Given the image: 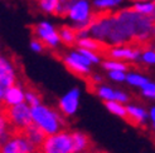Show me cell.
Returning <instances> with one entry per match:
<instances>
[{"label":"cell","instance_id":"obj_1","mask_svg":"<svg viewBox=\"0 0 155 153\" xmlns=\"http://www.w3.org/2000/svg\"><path fill=\"white\" fill-rule=\"evenodd\" d=\"M32 119L33 123L39 127L47 136L62 131L66 126L63 114L48 105H44L43 103L32 107Z\"/></svg>","mask_w":155,"mask_h":153},{"label":"cell","instance_id":"obj_2","mask_svg":"<svg viewBox=\"0 0 155 153\" xmlns=\"http://www.w3.org/2000/svg\"><path fill=\"white\" fill-rule=\"evenodd\" d=\"M3 114L14 132H23L28 126L33 123L32 107L25 102L12 107H5Z\"/></svg>","mask_w":155,"mask_h":153},{"label":"cell","instance_id":"obj_3","mask_svg":"<svg viewBox=\"0 0 155 153\" xmlns=\"http://www.w3.org/2000/svg\"><path fill=\"white\" fill-rule=\"evenodd\" d=\"M38 153H74L72 132L62 129L54 134L47 136Z\"/></svg>","mask_w":155,"mask_h":153},{"label":"cell","instance_id":"obj_4","mask_svg":"<svg viewBox=\"0 0 155 153\" xmlns=\"http://www.w3.org/2000/svg\"><path fill=\"white\" fill-rule=\"evenodd\" d=\"M90 0H71L66 17L74 23L76 29H90L95 13Z\"/></svg>","mask_w":155,"mask_h":153},{"label":"cell","instance_id":"obj_5","mask_svg":"<svg viewBox=\"0 0 155 153\" xmlns=\"http://www.w3.org/2000/svg\"><path fill=\"white\" fill-rule=\"evenodd\" d=\"M0 153H38V149L21 132H14L0 147Z\"/></svg>","mask_w":155,"mask_h":153},{"label":"cell","instance_id":"obj_6","mask_svg":"<svg viewBox=\"0 0 155 153\" xmlns=\"http://www.w3.org/2000/svg\"><path fill=\"white\" fill-rule=\"evenodd\" d=\"M32 33L34 38H38L41 42H43L45 47H48L51 49L57 48L58 44L62 43L58 30L47 21H42V23H38V24L33 25Z\"/></svg>","mask_w":155,"mask_h":153},{"label":"cell","instance_id":"obj_7","mask_svg":"<svg viewBox=\"0 0 155 153\" xmlns=\"http://www.w3.org/2000/svg\"><path fill=\"white\" fill-rule=\"evenodd\" d=\"M143 49L137 45H131V44H125V45H112L108 47L105 55H107L111 59L116 60H130V62H136L137 59H140Z\"/></svg>","mask_w":155,"mask_h":153},{"label":"cell","instance_id":"obj_8","mask_svg":"<svg viewBox=\"0 0 155 153\" xmlns=\"http://www.w3.org/2000/svg\"><path fill=\"white\" fill-rule=\"evenodd\" d=\"M80 97L81 92L78 88H72L68 90L64 95L59 98L58 109L64 117H72L76 114L77 109L80 107Z\"/></svg>","mask_w":155,"mask_h":153},{"label":"cell","instance_id":"obj_9","mask_svg":"<svg viewBox=\"0 0 155 153\" xmlns=\"http://www.w3.org/2000/svg\"><path fill=\"white\" fill-rule=\"evenodd\" d=\"M17 70L13 63L4 55H0V84L8 88L13 84H17Z\"/></svg>","mask_w":155,"mask_h":153},{"label":"cell","instance_id":"obj_10","mask_svg":"<svg viewBox=\"0 0 155 153\" xmlns=\"http://www.w3.org/2000/svg\"><path fill=\"white\" fill-rule=\"evenodd\" d=\"M25 102V89L19 84H13V86L5 88V93L3 98L4 107H12L15 104H19Z\"/></svg>","mask_w":155,"mask_h":153},{"label":"cell","instance_id":"obj_11","mask_svg":"<svg viewBox=\"0 0 155 153\" xmlns=\"http://www.w3.org/2000/svg\"><path fill=\"white\" fill-rule=\"evenodd\" d=\"M126 111H127L126 120L135 127H140L141 124H144L146 118L149 116L144 108H141V107H139V105H135V104L126 105Z\"/></svg>","mask_w":155,"mask_h":153},{"label":"cell","instance_id":"obj_12","mask_svg":"<svg viewBox=\"0 0 155 153\" xmlns=\"http://www.w3.org/2000/svg\"><path fill=\"white\" fill-rule=\"evenodd\" d=\"M77 45L81 47V48L96 52V53H102V54H105L107 48L110 47V45L106 44L105 42L100 40V39H96V38L90 36V35L88 36H83V38H78V40H77Z\"/></svg>","mask_w":155,"mask_h":153},{"label":"cell","instance_id":"obj_13","mask_svg":"<svg viewBox=\"0 0 155 153\" xmlns=\"http://www.w3.org/2000/svg\"><path fill=\"white\" fill-rule=\"evenodd\" d=\"M63 64L66 65V68L72 74L80 76V78H87V76L90 75V73H91L88 65H84V64H82L80 62H77V60L71 58L68 54L63 58Z\"/></svg>","mask_w":155,"mask_h":153},{"label":"cell","instance_id":"obj_14","mask_svg":"<svg viewBox=\"0 0 155 153\" xmlns=\"http://www.w3.org/2000/svg\"><path fill=\"white\" fill-rule=\"evenodd\" d=\"M21 133L29 139L30 143L34 144V146L37 147V149L41 148V146L43 144V142H44V139H45V137H47V134H45L38 126H35L34 123H32L30 126H28Z\"/></svg>","mask_w":155,"mask_h":153},{"label":"cell","instance_id":"obj_15","mask_svg":"<svg viewBox=\"0 0 155 153\" xmlns=\"http://www.w3.org/2000/svg\"><path fill=\"white\" fill-rule=\"evenodd\" d=\"M72 138H73V149L74 153H88L92 146V142L90 137L80 131L72 132Z\"/></svg>","mask_w":155,"mask_h":153},{"label":"cell","instance_id":"obj_16","mask_svg":"<svg viewBox=\"0 0 155 153\" xmlns=\"http://www.w3.org/2000/svg\"><path fill=\"white\" fill-rule=\"evenodd\" d=\"M59 36H61V42L66 44V45H74L77 44V40H78V35H77V32L74 27H62L58 30Z\"/></svg>","mask_w":155,"mask_h":153},{"label":"cell","instance_id":"obj_17","mask_svg":"<svg viewBox=\"0 0 155 153\" xmlns=\"http://www.w3.org/2000/svg\"><path fill=\"white\" fill-rule=\"evenodd\" d=\"M124 3V0H94L92 6L97 13H108L114 8Z\"/></svg>","mask_w":155,"mask_h":153},{"label":"cell","instance_id":"obj_18","mask_svg":"<svg viewBox=\"0 0 155 153\" xmlns=\"http://www.w3.org/2000/svg\"><path fill=\"white\" fill-rule=\"evenodd\" d=\"M92 92L98 95L102 99L104 102H108V101H115V90L110 87L105 86V84H97V86H94L92 88Z\"/></svg>","mask_w":155,"mask_h":153},{"label":"cell","instance_id":"obj_19","mask_svg":"<svg viewBox=\"0 0 155 153\" xmlns=\"http://www.w3.org/2000/svg\"><path fill=\"white\" fill-rule=\"evenodd\" d=\"M105 105L107 111L115 114V116H117L120 118H124L126 119L127 117V111H126V107L125 104H122L120 102H116V101H108V102H105Z\"/></svg>","mask_w":155,"mask_h":153},{"label":"cell","instance_id":"obj_20","mask_svg":"<svg viewBox=\"0 0 155 153\" xmlns=\"http://www.w3.org/2000/svg\"><path fill=\"white\" fill-rule=\"evenodd\" d=\"M104 68L107 72L111 70H121V72H127L129 70V65L126 63H122V60H116L107 58L104 62Z\"/></svg>","mask_w":155,"mask_h":153},{"label":"cell","instance_id":"obj_21","mask_svg":"<svg viewBox=\"0 0 155 153\" xmlns=\"http://www.w3.org/2000/svg\"><path fill=\"white\" fill-rule=\"evenodd\" d=\"M150 79L146 78L145 75L140 74V73H135V72H130L126 74V80L130 86H134V87H137V88H141L146 82H149Z\"/></svg>","mask_w":155,"mask_h":153},{"label":"cell","instance_id":"obj_22","mask_svg":"<svg viewBox=\"0 0 155 153\" xmlns=\"http://www.w3.org/2000/svg\"><path fill=\"white\" fill-rule=\"evenodd\" d=\"M39 9L47 14H57V9L59 5V0H38Z\"/></svg>","mask_w":155,"mask_h":153},{"label":"cell","instance_id":"obj_23","mask_svg":"<svg viewBox=\"0 0 155 153\" xmlns=\"http://www.w3.org/2000/svg\"><path fill=\"white\" fill-rule=\"evenodd\" d=\"M25 103H28L30 107L42 104V95L39 94V92L34 90L33 88H28L25 90Z\"/></svg>","mask_w":155,"mask_h":153},{"label":"cell","instance_id":"obj_24","mask_svg":"<svg viewBox=\"0 0 155 153\" xmlns=\"http://www.w3.org/2000/svg\"><path fill=\"white\" fill-rule=\"evenodd\" d=\"M140 89H141V94L144 97L155 101V83L154 82H151V80L146 82Z\"/></svg>","mask_w":155,"mask_h":153},{"label":"cell","instance_id":"obj_25","mask_svg":"<svg viewBox=\"0 0 155 153\" xmlns=\"http://www.w3.org/2000/svg\"><path fill=\"white\" fill-rule=\"evenodd\" d=\"M140 59L144 64H155V49H143Z\"/></svg>","mask_w":155,"mask_h":153},{"label":"cell","instance_id":"obj_26","mask_svg":"<svg viewBox=\"0 0 155 153\" xmlns=\"http://www.w3.org/2000/svg\"><path fill=\"white\" fill-rule=\"evenodd\" d=\"M77 50H78L81 54H83L84 57H86L92 64L100 63V55H98V53L92 52V50H88V49H84V48H81V47L77 48Z\"/></svg>","mask_w":155,"mask_h":153},{"label":"cell","instance_id":"obj_27","mask_svg":"<svg viewBox=\"0 0 155 153\" xmlns=\"http://www.w3.org/2000/svg\"><path fill=\"white\" fill-rule=\"evenodd\" d=\"M68 55L71 57V58H73L74 60H77V62H80V63H82V64H84V65H88V67H91V62L90 60L84 57L83 54H81V53L78 52V50H72V52H69L68 53Z\"/></svg>","mask_w":155,"mask_h":153},{"label":"cell","instance_id":"obj_28","mask_svg":"<svg viewBox=\"0 0 155 153\" xmlns=\"http://www.w3.org/2000/svg\"><path fill=\"white\" fill-rule=\"evenodd\" d=\"M108 78L114 82H125L126 80V72L111 70V72H108Z\"/></svg>","mask_w":155,"mask_h":153},{"label":"cell","instance_id":"obj_29","mask_svg":"<svg viewBox=\"0 0 155 153\" xmlns=\"http://www.w3.org/2000/svg\"><path fill=\"white\" fill-rule=\"evenodd\" d=\"M45 48V45L43 44V42H41L38 38H33L32 40H30V49L35 53H41L43 49Z\"/></svg>","mask_w":155,"mask_h":153},{"label":"cell","instance_id":"obj_30","mask_svg":"<svg viewBox=\"0 0 155 153\" xmlns=\"http://www.w3.org/2000/svg\"><path fill=\"white\" fill-rule=\"evenodd\" d=\"M115 101L116 102H120L122 104H126L129 102V95L125 93V92L115 90Z\"/></svg>","mask_w":155,"mask_h":153},{"label":"cell","instance_id":"obj_31","mask_svg":"<svg viewBox=\"0 0 155 153\" xmlns=\"http://www.w3.org/2000/svg\"><path fill=\"white\" fill-rule=\"evenodd\" d=\"M9 128L10 127H9V123H8L5 116L4 114H0V137H2Z\"/></svg>","mask_w":155,"mask_h":153},{"label":"cell","instance_id":"obj_32","mask_svg":"<svg viewBox=\"0 0 155 153\" xmlns=\"http://www.w3.org/2000/svg\"><path fill=\"white\" fill-rule=\"evenodd\" d=\"M149 117H150V119H151V122H153V124H155V105L150 108Z\"/></svg>","mask_w":155,"mask_h":153},{"label":"cell","instance_id":"obj_33","mask_svg":"<svg viewBox=\"0 0 155 153\" xmlns=\"http://www.w3.org/2000/svg\"><path fill=\"white\" fill-rule=\"evenodd\" d=\"M4 93H5V87H3L2 84H0V102H3Z\"/></svg>","mask_w":155,"mask_h":153},{"label":"cell","instance_id":"obj_34","mask_svg":"<svg viewBox=\"0 0 155 153\" xmlns=\"http://www.w3.org/2000/svg\"><path fill=\"white\" fill-rule=\"evenodd\" d=\"M4 108H5V107H4V104H3L2 102H0V114H3V112H4Z\"/></svg>","mask_w":155,"mask_h":153},{"label":"cell","instance_id":"obj_35","mask_svg":"<svg viewBox=\"0 0 155 153\" xmlns=\"http://www.w3.org/2000/svg\"><path fill=\"white\" fill-rule=\"evenodd\" d=\"M130 2H134V3H139V2H151V0H130Z\"/></svg>","mask_w":155,"mask_h":153},{"label":"cell","instance_id":"obj_36","mask_svg":"<svg viewBox=\"0 0 155 153\" xmlns=\"http://www.w3.org/2000/svg\"><path fill=\"white\" fill-rule=\"evenodd\" d=\"M153 127H154V131H155V124H153Z\"/></svg>","mask_w":155,"mask_h":153},{"label":"cell","instance_id":"obj_37","mask_svg":"<svg viewBox=\"0 0 155 153\" xmlns=\"http://www.w3.org/2000/svg\"><path fill=\"white\" fill-rule=\"evenodd\" d=\"M97 153H106V152H97Z\"/></svg>","mask_w":155,"mask_h":153}]
</instances>
